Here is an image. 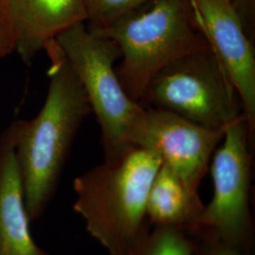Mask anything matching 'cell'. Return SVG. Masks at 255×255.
<instances>
[{
	"instance_id": "6da1fadb",
	"label": "cell",
	"mask_w": 255,
	"mask_h": 255,
	"mask_svg": "<svg viewBox=\"0 0 255 255\" xmlns=\"http://www.w3.org/2000/svg\"><path fill=\"white\" fill-rule=\"evenodd\" d=\"M49 59L46 101L35 118L16 121L15 152L31 222L43 218L53 200L75 137L92 113L86 94L55 40Z\"/></svg>"
},
{
	"instance_id": "7a4b0ae2",
	"label": "cell",
	"mask_w": 255,
	"mask_h": 255,
	"mask_svg": "<svg viewBox=\"0 0 255 255\" xmlns=\"http://www.w3.org/2000/svg\"><path fill=\"white\" fill-rule=\"evenodd\" d=\"M161 165L153 151L132 147L119 160L104 161L75 178L74 211L110 255H127L149 226L146 198Z\"/></svg>"
},
{
	"instance_id": "3957f363",
	"label": "cell",
	"mask_w": 255,
	"mask_h": 255,
	"mask_svg": "<svg viewBox=\"0 0 255 255\" xmlns=\"http://www.w3.org/2000/svg\"><path fill=\"white\" fill-rule=\"evenodd\" d=\"M87 28L119 46L121 62L116 73L128 97L137 103L147 83L165 66L210 48L194 23L189 0H149L108 27Z\"/></svg>"
},
{
	"instance_id": "277c9868",
	"label": "cell",
	"mask_w": 255,
	"mask_h": 255,
	"mask_svg": "<svg viewBox=\"0 0 255 255\" xmlns=\"http://www.w3.org/2000/svg\"><path fill=\"white\" fill-rule=\"evenodd\" d=\"M72 67L89 101L101 131L105 162H115L130 147L128 136L142 105L131 101L116 73L119 46L84 23L65 29L54 39Z\"/></svg>"
},
{
	"instance_id": "5b68a950",
	"label": "cell",
	"mask_w": 255,
	"mask_h": 255,
	"mask_svg": "<svg viewBox=\"0 0 255 255\" xmlns=\"http://www.w3.org/2000/svg\"><path fill=\"white\" fill-rule=\"evenodd\" d=\"M139 104L214 129H226L244 115L233 82L211 48L165 66L147 83Z\"/></svg>"
},
{
	"instance_id": "8992f818",
	"label": "cell",
	"mask_w": 255,
	"mask_h": 255,
	"mask_svg": "<svg viewBox=\"0 0 255 255\" xmlns=\"http://www.w3.org/2000/svg\"><path fill=\"white\" fill-rule=\"evenodd\" d=\"M252 133L244 115L226 128L210 162L213 197L189 237L207 235L254 255L255 223L251 207Z\"/></svg>"
},
{
	"instance_id": "52a82bcc",
	"label": "cell",
	"mask_w": 255,
	"mask_h": 255,
	"mask_svg": "<svg viewBox=\"0 0 255 255\" xmlns=\"http://www.w3.org/2000/svg\"><path fill=\"white\" fill-rule=\"evenodd\" d=\"M142 107L128 132L130 147L153 151L185 185L199 191L225 129L202 127L167 111Z\"/></svg>"
},
{
	"instance_id": "ba28073f",
	"label": "cell",
	"mask_w": 255,
	"mask_h": 255,
	"mask_svg": "<svg viewBox=\"0 0 255 255\" xmlns=\"http://www.w3.org/2000/svg\"><path fill=\"white\" fill-rule=\"evenodd\" d=\"M195 25L225 69L241 101L254 137L255 130V47L234 2L189 0Z\"/></svg>"
},
{
	"instance_id": "9c48e42d",
	"label": "cell",
	"mask_w": 255,
	"mask_h": 255,
	"mask_svg": "<svg viewBox=\"0 0 255 255\" xmlns=\"http://www.w3.org/2000/svg\"><path fill=\"white\" fill-rule=\"evenodd\" d=\"M15 143L13 121L0 133V255H51L30 231Z\"/></svg>"
},
{
	"instance_id": "30bf717a",
	"label": "cell",
	"mask_w": 255,
	"mask_h": 255,
	"mask_svg": "<svg viewBox=\"0 0 255 255\" xmlns=\"http://www.w3.org/2000/svg\"><path fill=\"white\" fill-rule=\"evenodd\" d=\"M15 51L30 64L65 29L87 21L83 0H8Z\"/></svg>"
},
{
	"instance_id": "8fae6325",
	"label": "cell",
	"mask_w": 255,
	"mask_h": 255,
	"mask_svg": "<svg viewBox=\"0 0 255 255\" xmlns=\"http://www.w3.org/2000/svg\"><path fill=\"white\" fill-rule=\"evenodd\" d=\"M204 205L199 191L189 188L162 164L147 194L146 220L152 226L179 229L189 236Z\"/></svg>"
},
{
	"instance_id": "7c38bea8",
	"label": "cell",
	"mask_w": 255,
	"mask_h": 255,
	"mask_svg": "<svg viewBox=\"0 0 255 255\" xmlns=\"http://www.w3.org/2000/svg\"><path fill=\"white\" fill-rule=\"evenodd\" d=\"M193 249L192 237L182 230L148 226L127 255H192Z\"/></svg>"
},
{
	"instance_id": "4fadbf2b",
	"label": "cell",
	"mask_w": 255,
	"mask_h": 255,
	"mask_svg": "<svg viewBox=\"0 0 255 255\" xmlns=\"http://www.w3.org/2000/svg\"><path fill=\"white\" fill-rule=\"evenodd\" d=\"M89 28L101 29L111 26L129 11L149 0H83Z\"/></svg>"
},
{
	"instance_id": "5bb4252c",
	"label": "cell",
	"mask_w": 255,
	"mask_h": 255,
	"mask_svg": "<svg viewBox=\"0 0 255 255\" xmlns=\"http://www.w3.org/2000/svg\"><path fill=\"white\" fill-rule=\"evenodd\" d=\"M192 239L194 243L192 255H254L244 253L212 236L199 235Z\"/></svg>"
},
{
	"instance_id": "9a60e30c",
	"label": "cell",
	"mask_w": 255,
	"mask_h": 255,
	"mask_svg": "<svg viewBox=\"0 0 255 255\" xmlns=\"http://www.w3.org/2000/svg\"><path fill=\"white\" fill-rule=\"evenodd\" d=\"M15 51V33L9 15L8 0H0V59Z\"/></svg>"
},
{
	"instance_id": "2e32d148",
	"label": "cell",
	"mask_w": 255,
	"mask_h": 255,
	"mask_svg": "<svg viewBox=\"0 0 255 255\" xmlns=\"http://www.w3.org/2000/svg\"><path fill=\"white\" fill-rule=\"evenodd\" d=\"M224 1H231V2H234V0H224Z\"/></svg>"
}]
</instances>
